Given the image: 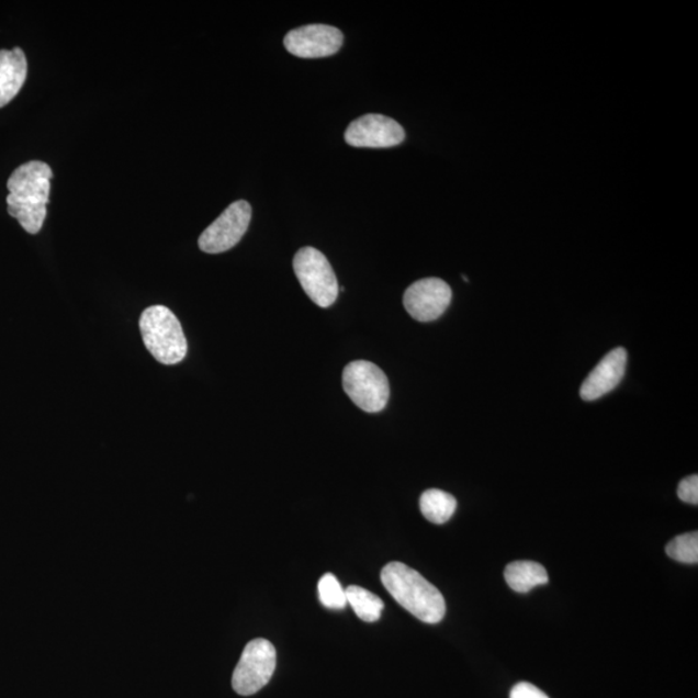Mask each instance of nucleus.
Instances as JSON below:
<instances>
[{
	"mask_svg": "<svg viewBox=\"0 0 698 698\" xmlns=\"http://www.w3.org/2000/svg\"><path fill=\"white\" fill-rule=\"evenodd\" d=\"M53 178L47 164L31 161L18 167L7 183L9 214L31 235L40 233L45 224Z\"/></svg>",
	"mask_w": 698,
	"mask_h": 698,
	"instance_id": "1",
	"label": "nucleus"
},
{
	"mask_svg": "<svg viewBox=\"0 0 698 698\" xmlns=\"http://www.w3.org/2000/svg\"><path fill=\"white\" fill-rule=\"evenodd\" d=\"M381 579L392 598L421 622L439 623L446 617V599L439 588L404 563L385 565Z\"/></svg>",
	"mask_w": 698,
	"mask_h": 698,
	"instance_id": "2",
	"label": "nucleus"
},
{
	"mask_svg": "<svg viewBox=\"0 0 698 698\" xmlns=\"http://www.w3.org/2000/svg\"><path fill=\"white\" fill-rule=\"evenodd\" d=\"M139 325L144 345L158 362L177 365L185 359L188 344L183 327L165 305L145 309Z\"/></svg>",
	"mask_w": 698,
	"mask_h": 698,
	"instance_id": "3",
	"label": "nucleus"
},
{
	"mask_svg": "<svg viewBox=\"0 0 698 698\" xmlns=\"http://www.w3.org/2000/svg\"><path fill=\"white\" fill-rule=\"evenodd\" d=\"M294 271L311 301L322 308L337 302L339 285L329 260L315 247H303L294 258Z\"/></svg>",
	"mask_w": 698,
	"mask_h": 698,
	"instance_id": "4",
	"label": "nucleus"
},
{
	"mask_svg": "<svg viewBox=\"0 0 698 698\" xmlns=\"http://www.w3.org/2000/svg\"><path fill=\"white\" fill-rule=\"evenodd\" d=\"M344 389L363 412L380 413L389 404V378L373 362L360 360L348 363L344 372Z\"/></svg>",
	"mask_w": 698,
	"mask_h": 698,
	"instance_id": "5",
	"label": "nucleus"
},
{
	"mask_svg": "<svg viewBox=\"0 0 698 698\" xmlns=\"http://www.w3.org/2000/svg\"><path fill=\"white\" fill-rule=\"evenodd\" d=\"M275 663L278 654L271 642L261 638L251 640L233 673V689L241 696L256 695L271 680Z\"/></svg>",
	"mask_w": 698,
	"mask_h": 698,
	"instance_id": "6",
	"label": "nucleus"
},
{
	"mask_svg": "<svg viewBox=\"0 0 698 698\" xmlns=\"http://www.w3.org/2000/svg\"><path fill=\"white\" fill-rule=\"evenodd\" d=\"M252 210L249 202H233L217 219L203 230L199 246L203 252L221 254L233 249L251 222Z\"/></svg>",
	"mask_w": 698,
	"mask_h": 698,
	"instance_id": "7",
	"label": "nucleus"
},
{
	"mask_svg": "<svg viewBox=\"0 0 698 698\" xmlns=\"http://www.w3.org/2000/svg\"><path fill=\"white\" fill-rule=\"evenodd\" d=\"M452 289L440 279H425L414 282L404 295L407 314L420 323L438 319L452 302Z\"/></svg>",
	"mask_w": 698,
	"mask_h": 698,
	"instance_id": "8",
	"label": "nucleus"
},
{
	"mask_svg": "<svg viewBox=\"0 0 698 698\" xmlns=\"http://www.w3.org/2000/svg\"><path fill=\"white\" fill-rule=\"evenodd\" d=\"M345 137L347 144L356 148H391L404 142L405 131L389 116L368 114L354 120Z\"/></svg>",
	"mask_w": 698,
	"mask_h": 698,
	"instance_id": "9",
	"label": "nucleus"
},
{
	"mask_svg": "<svg viewBox=\"0 0 698 698\" xmlns=\"http://www.w3.org/2000/svg\"><path fill=\"white\" fill-rule=\"evenodd\" d=\"M283 43L289 53L297 57H327L336 55L344 45V33L330 25L314 24L294 29Z\"/></svg>",
	"mask_w": 698,
	"mask_h": 698,
	"instance_id": "10",
	"label": "nucleus"
},
{
	"mask_svg": "<svg viewBox=\"0 0 698 698\" xmlns=\"http://www.w3.org/2000/svg\"><path fill=\"white\" fill-rule=\"evenodd\" d=\"M628 352L624 348H616L586 378L581 387V397L585 402H595L613 391L622 381L627 370Z\"/></svg>",
	"mask_w": 698,
	"mask_h": 698,
	"instance_id": "11",
	"label": "nucleus"
},
{
	"mask_svg": "<svg viewBox=\"0 0 698 698\" xmlns=\"http://www.w3.org/2000/svg\"><path fill=\"white\" fill-rule=\"evenodd\" d=\"M27 61L24 50L0 49V108L10 104L26 81Z\"/></svg>",
	"mask_w": 698,
	"mask_h": 698,
	"instance_id": "12",
	"label": "nucleus"
},
{
	"mask_svg": "<svg viewBox=\"0 0 698 698\" xmlns=\"http://www.w3.org/2000/svg\"><path fill=\"white\" fill-rule=\"evenodd\" d=\"M505 579L514 592L524 594L537 586L547 585L549 574L543 565L521 560L506 566Z\"/></svg>",
	"mask_w": 698,
	"mask_h": 698,
	"instance_id": "13",
	"label": "nucleus"
},
{
	"mask_svg": "<svg viewBox=\"0 0 698 698\" xmlns=\"http://www.w3.org/2000/svg\"><path fill=\"white\" fill-rule=\"evenodd\" d=\"M420 513L428 521L434 524L448 522L457 510V499L447 492L428 489L420 496Z\"/></svg>",
	"mask_w": 698,
	"mask_h": 698,
	"instance_id": "14",
	"label": "nucleus"
},
{
	"mask_svg": "<svg viewBox=\"0 0 698 698\" xmlns=\"http://www.w3.org/2000/svg\"><path fill=\"white\" fill-rule=\"evenodd\" d=\"M346 598L360 620L365 622L380 620L384 608L380 596L360 586H349L346 588Z\"/></svg>",
	"mask_w": 698,
	"mask_h": 698,
	"instance_id": "15",
	"label": "nucleus"
},
{
	"mask_svg": "<svg viewBox=\"0 0 698 698\" xmlns=\"http://www.w3.org/2000/svg\"><path fill=\"white\" fill-rule=\"evenodd\" d=\"M666 554L676 562L685 564L698 563V533L690 532L675 537L667 543Z\"/></svg>",
	"mask_w": 698,
	"mask_h": 698,
	"instance_id": "16",
	"label": "nucleus"
},
{
	"mask_svg": "<svg viewBox=\"0 0 698 698\" xmlns=\"http://www.w3.org/2000/svg\"><path fill=\"white\" fill-rule=\"evenodd\" d=\"M318 596L322 605L329 609H344L347 606L346 588L334 574L326 573L318 582Z\"/></svg>",
	"mask_w": 698,
	"mask_h": 698,
	"instance_id": "17",
	"label": "nucleus"
},
{
	"mask_svg": "<svg viewBox=\"0 0 698 698\" xmlns=\"http://www.w3.org/2000/svg\"><path fill=\"white\" fill-rule=\"evenodd\" d=\"M678 497L689 505L698 504V476H688L682 480L678 486Z\"/></svg>",
	"mask_w": 698,
	"mask_h": 698,
	"instance_id": "18",
	"label": "nucleus"
},
{
	"mask_svg": "<svg viewBox=\"0 0 698 698\" xmlns=\"http://www.w3.org/2000/svg\"><path fill=\"white\" fill-rule=\"evenodd\" d=\"M510 698H550L547 694L542 693L536 686L530 683H519L516 685L510 694Z\"/></svg>",
	"mask_w": 698,
	"mask_h": 698,
	"instance_id": "19",
	"label": "nucleus"
}]
</instances>
